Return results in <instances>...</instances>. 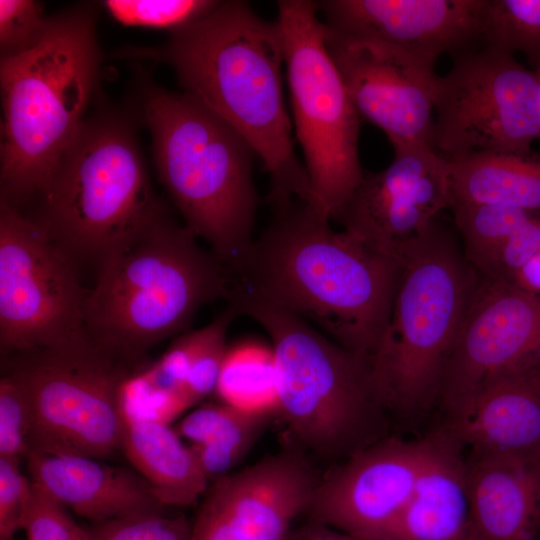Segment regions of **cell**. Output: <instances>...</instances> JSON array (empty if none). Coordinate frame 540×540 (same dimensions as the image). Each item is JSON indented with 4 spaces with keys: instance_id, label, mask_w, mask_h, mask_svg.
Instances as JSON below:
<instances>
[{
    "instance_id": "14",
    "label": "cell",
    "mask_w": 540,
    "mask_h": 540,
    "mask_svg": "<svg viewBox=\"0 0 540 540\" xmlns=\"http://www.w3.org/2000/svg\"><path fill=\"white\" fill-rule=\"evenodd\" d=\"M383 170L365 173L332 219L400 260L451 204L449 160L432 148L394 152Z\"/></svg>"
},
{
    "instance_id": "20",
    "label": "cell",
    "mask_w": 540,
    "mask_h": 540,
    "mask_svg": "<svg viewBox=\"0 0 540 540\" xmlns=\"http://www.w3.org/2000/svg\"><path fill=\"white\" fill-rule=\"evenodd\" d=\"M214 481L248 540H285L319 479L300 453L287 451Z\"/></svg>"
},
{
    "instance_id": "26",
    "label": "cell",
    "mask_w": 540,
    "mask_h": 540,
    "mask_svg": "<svg viewBox=\"0 0 540 540\" xmlns=\"http://www.w3.org/2000/svg\"><path fill=\"white\" fill-rule=\"evenodd\" d=\"M482 44L521 52L534 68L540 65V0H487Z\"/></svg>"
},
{
    "instance_id": "17",
    "label": "cell",
    "mask_w": 540,
    "mask_h": 540,
    "mask_svg": "<svg viewBox=\"0 0 540 540\" xmlns=\"http://www.w3.org/2000/svg\"><path fill=\"white\" fill-rule=\"evenodd\" d=\"M487 0L316 1L326 28L352 38L381 42L428 64L482 44Z\"/></svg>"
},
{
    "instance_id": "27",
    "label": "cell",
    "mask_w": 540,
    "mask_h": 540,
    "mask_svg": "<svg viewBox=\"0 0 540 540\" xmlns=\"http://www.w3.org/2000/svg\"><path fill=\"white\" fill-rule=\"evenodd\" d=\"M270 413L243 410L224 402L208 403L185 416L175 430L189 446L254 444Z\"/></svg>"
},
{
    "instance_id": "5",
    "label": "cell",
    "mask_w": 540,
    "mask_h": 540,
    "mask_svg": "<svg viewBox=\"0 0 540 540\" xmlns=\"http://www.w3.org/2000/svg\"><path fill=\"white\" fill-rule=\"evenodd\" d=\"M142 117L155 167L184 225L233 269L252 244L258 207L248 142L191 95L146 84Z\"/></svg>"
},
{
    "instance_id": "3",
    "label": "cell",
    "mask_w": 540,
    "mask_h": 540,
    "mask_svg": "<svg viewBox=\"0 0 540 540\" xmlns=\"http://www.w3.org/2000/svg\"><path fill=\"white\" fill-rule=\"evenodd\" d=\"M97 267L83 307L85 331L131 367L153 346L189 331L197 312L228 300L234 286L229 269L167 215Z\"/></svg>"
},
{
    "instance_id": "29",
    "label": "cell",
    "mask_w": 540,
    "mask_h": 540,
    "mask_svg": "<svg viewBox=\"0 0 540 540\" xmlns=\"http://www.w3.org/2000/svg\"><path fill=\"white\" fill-rule=\"evenodd\" d=\"M218 3L212 0H106L103 5L123 25L173 32L200 19Z\"/></svg>"
},
{
    "instance_id": "22",
    "label": "cell",
    "mask_w": 540,
    "mask_h": 540,
    "mask_svg": "<svg viewBox=\"0 0 540 540\" xmlns=\"http://www.w3.org/2000/svg\"><path fill=\"white\" fill-rule=\"evenodd\" d=\"M444 427L429 450L405 508L381 540H472L466 458Z\"/></svg>"
},
{
    "instance_id": "12",
    "label": "cell",
    "mask_w": 540,
    "mask_h": 540,
    "mask_svg": "<svg viewBox=\"0 0 540 540\" xmlns=\"http://www.w3.org/2000/svg\"><path fill=\"white\" fill-rule=\"evenodd\" d=\"M76 263L46 229L0 199V345L4 356L85 333Z\"/></svg>"
},
{
    "instance_id": "25",
    "label": "cell",
    "mask_w": 540,
    "mask_h": 540,
    "mask_svg": "<svg viewBox=\"0 0 540 540\" xmlns=\"http://www.w3.org/2000/svg\"><path fill=\"white\" fill-rule=\"evenodd\" d=\"M215 393L221 402L243 410L276 409V370L271 344L244 340L228 346Z\"/></svg>"
},
{
    "instance_id": "21",
    "label": "cell",
    "mask_w": 540,
    "mask_h": 540,
    "mask_svg": "<svg viewBox=\"0 0 540 540\" xmlns=\"http://www.w3.org/2000/svg\"><path fill=\"white\" fill-rule=\"evenodd\" d=\"M472 540H540V459L469 454Z\"/></svg>"
},
{
    "instance_id": "30",
    "label": "cell",
    "mask_w": 540,
    "mask_h": 540,
    "mask_svg": "<svg viewBox=\"0 0 540 540\" xmlns=\"http://www.w3.org/2000/svg\"><path fill=\"white\" fill-rule=\"evenodd\" d=\"M238 316L235 307L228 303L221 314L202 327V341L183 387L191 407L215 392L228 349L227 331Z\"/></svg>"
},
{
    "instance_id": "7",
    "label": "cell",
    "mask_w": 540,
    "mask_h": 540,
    "mask_svg": "<svg viewBox=\"0 0 540 540\" xmlns=\"http://www.w3.org/2000/svg\"><path fill=\"white\" fill-rule=\"evenodd\" d=\"M38 197L34 219L75 263L100 265L167 215L131 125L112 115L83 121Z\"/></svg>"
},
{
    "instance_id": "18",
    "label": "cell",
    "mask_w": 540,
    "mask_h": 540,
    "mask_svg": "<svg viewBox=\"0 0 540 540\" xmlns=\"http://www.w3.org/2000/svg\"><path fill=\"white\" fill-rule=\"evenodd\" d=\"M444 427L469 454L540 459V362L445 408Z\"/></svg>"
},
{
    "instance_id": "2",
    "label": "cell",
    "mask_w": 540,
    "mask_h": 540,
    "mask_svg": "<svg viewBox=\"0 0 540 540\" xmlns=\"http://www.w3.org/2000/svg\"><path fill=\"white\" fill-rule=\"evenodd\" d=\"M121 54L170 65L185 93L248 142L268 174L270 208L292 199L318 204L294 150L276 20L261 18L245 1H219L200 19L171 32L165 44Z\"/></svg>"
},
{
    "instance_id": "15",
    "label": "cell",
    "mask_w": 540,
    "mask_h": 540,
    "mask_svg": "<svg viewBox=\"0 0 540 540\" xmlns=\"http://www.w3.org/2000/svg\"><path fill=\"white\" fill-rule=\"evenodd\" d=\"M540 362V297L480 276L444 372L446 408L498 378Z\"/></svg>"
},
{
    "instance_id": "35",
    "label": "cell",
    "mask_w": 540,
    "mask_h": 540,
    "mask_svg": "<svg viewBox=\"0 0 540 540\" xmlns=\"http://www.w3.org/2000/svg\"><path fill=\"white\" fill-rule=\"evenodd\" d=\"M21 461L0 458V540H11L22 529L32 493V482L20 469Z\"/></svg>"
},
{
    "instance_id": "34",
    "label": "cell",
    "mask_w": 540,
    "mask_h": 540,
    "mask_svg": "<svg viewBox=\"0 0 540 540\" xmlns=\"http://www.w3.org/2000/svg\"><path fill=\"white\" fill-rule=\"evenodd\" d=\"M22 530L27 540H87L68 510L33 483Z\"/></svg>"
},
{
    "instance_id": "33",
    "label": "cell",
    "mask_w": 540,
    "mask_h": 540,
    "mask_svg": "<svg viewBox=\"0 0 540 540\" xmlns=\"http://www.w3.org/2000/svg\"><path fill=\"white\" fill-rule=\"evenodd\" d=\"M31 418L20 384L8 373L0 379V458L21 461L30 452Z\"/></svg>"
},
{
    "instance_id": "19",
    "label": "cell",
    "mask_w": 540,
    "mask_h": 540,
    "mask_svg": "<svg viewBox=\"0 0 540 540\" xmlns=\"http://www.w3.org/2000/svg\"><path fill=\"white\" fill-rule=\"evenodd\" d=\"M25 460L36 487L93 523L165 507L142 476L99 459L30 452Z\"/></svg>"
},
{
    "instance_id": "39",
    "label": "cell",
    "mask_w": 540,
    "mask_h": 540,
    "mask_svg": "<svg viewBox=\"0 0 540 540\" xmlns=\"http://www.w3.org/2000/svg\"><path fill=\"white\" fill-rule=\"evenodd\" d=\"M534 73L537 77V80H538V84H539V89H540V65H538L536 68H534Z\"/></svg>"
},
{
    "instance_id": "40",
    "label": "cell",
    "mask_w": 540,
    "mask_h": 540,
    "mask_svg": "<svg viewBox=\"0 0 540 540\" xmlns=\"http://www.w3.org/2000/svg\"><path fill=\"white\" fill-rule=\"evenodd\" d=\"M11 540H14V539H11Z\"/></svg>"
},
{
    "instance_id": "4",
    "label": "cell",
    "mask_w": 540,
    "mask_h": 540,
    "mask_svg": "<svg viewBox=\"0 0 540 540\" xmlns=\"http://www.w3.org/2000/svg\"><path fill=\"white\" fill-rule=\"evenodd\" d=\"M92 6L51 18L41 42L1 58V198L20 208L38 196L83 123L101 53Z\"/></svg>"
},
{
    "instance_id": "37",
    "label": "cell",
    "mask_w": 540,
    "mask_h": 540,
    "mask_svg": "<svg viewBox=\"0 0 540 540\" xmlns=\"http://www.w3.org/2000/svg\"><path fill=\"white\" fill-rule=\"evenodd\" d=\"M285 540H361L318 521L291 529Z\"/></svg>"
},
{
    "instance_id": "10",
    "label": "cell",
    "mask_w": 540,
    "mask_h": 540,
    "mask_svg": "<svg viewBox=\"0 0 540 540\" xmlns=\"http://www.w3.org/2000/svg\"><path fill=\"white\" fill-rule=\"evenodd\" d=\"M293 125L317 203L330 215L364 177L360 117L325 42L316 1L277 2Z\"/></svg>"
},
{
    "instance_id": "28",
    "label": "cell",
    "mask_w": 540,
    "mask_h": 540,
    "mask_svg": "<svg viewBox=\"0 0 540 540\" xmlns=\"http://www.w3.org/2000/svg\"><path fill=\"white\" fill-rule=\"evenodd\" d=\"M119 403L124 424L141 421L170 424L191 407L182 391L158 385L146 368L133 370L123 380Z\"/></svg>"
},
{
    "instance_id": "9",
    "label": "cell",
    "mask_w": 540,
    "mask_h": 540,
    "mask_svg": "<svg viewBox=\"0 0 540 540\" xmlns=\"http://www.w3.org/2000/svg\"><path fill=\"white\" fill-rule=\"evenodd\" d=\"M5 358V372L27 399L30 452L102 459L121 450L119 392L133 367L107 354L86 332Z\"/></svg>"
},
{
    "instance_id": "31",
    "label": "cell",
    "mask_w": 540,
    "mask_h": 540,
    "mask_svg": "<svg viewBox=\"0 0 540 540\" xmlns=\"http://www.w3.org/2000/svg\"><path fill=\"white\" fill-rule=\"evenodd\" d=\"M84 529L87 540H191L192 522L183 514L161 510L95 522Z\"/></svg>"
},
{
    "instance_id": "16",
    "label": "cell",
    "mask_w": 540,
    "mask_h": 540,
    "mask_svg": "<svg viewBox=\"0 0 540 540\" xmlns=\"http://www.w3.org/2000/svg\"><path fill=\"white\" fill-rule=\"evenodd\" d=\"M429 450L417 440L380 439L319 479L306 513L361 540H381L409 501Z\"/></svg>"
},
{
    "instance_id": "6",
    "label": "cell",
    "mask_w": 540,
    "mask_h": 540,
    "mask_svg": "<svg viewBox=\"0 0 540 540\" xmlns=\"http://www.w3.org/2000/svg\"><path fill=\"white\" fill-rule=\"evenodd\" d=\"M400 262L390 319L369 362L385 411L407 417L439 402L446 365L480 275L439 220Z\"/></svg>"
},
{
    "instance_id": "23",
    "label": "cell",
    "mask_w": 540,
    "mask_h": 540,
    "mask_svg": "<svg viewBox=\"0 0 540 540\" xmlns=\"http://www.w3.org/2000/svg\"><path fill=\"white\" fill-rule=\"evenodd\" d=\"M121 450L163 506H190L209 488L192 448L170 424L125 423Z\"/></svg>"
},
{
    "instance_id": "32",
    "label": "cell",
    "mask_w": 540,
    "mask_h": 540,
    "mask_svg": "<svg viewBox=\"0 0 540 540\" xmlns=\"http://www.w3.org/2000/svg\"><path fill=\"white\" fill-rule=\"evenodd\" d=\"M51 18H45L40 2L33 0L0 1L1 58L27 52L47 33Z\"/></svg>"
},
{
    "instance_id": "11",
    "label": "cell",
    "mask_w": 540,
    "mask_h": 540,
    "mask_svg": "<svg viewBox=\"0 0 540 540\" xmlns=\"http://www.w3.org/2000/svg\"><path fill=\"white\" fill-rule=\"evenodd\" d=\"M539 138L538 80L513 54L481 46L454 57L438 77L433 145L446 159L528 155Z\"/></svg>"
},
{
    "instance_id": "1",
    "label": "cell",
    "mask_w": 540,
    "mask_h": 540,
    "mask_svg": "<svg viewBox=\"0 0 540 540\" xmlns=\"http://www.w3.org/2000/svg\"><path fill=\"white\" fill-rule=\"evenodd\" d=\"M232 271L234 284L368 359L388 325L401 262L330 226L319 205L292 199Z\"/></svg>"
},
{
    "instance_id": "13",
    "label": "cell",
    "mask_w": 540,
    "mask_h": 540,
    "mask_svg": "<svg viewBox=\"0 0 540 540\" xmlns=\"http://www.w3.org/2000/svg\"><path fill=\"white\" fill-rule=\"evenodd\" d=\"M325 42L360 119L380 128L394 152L434 149L439 76L433 65L393 46L343 36L326 26Z\"/></svg>"
},
{
    "instance_id": "36",
    "label": "cell",
    "mask_w": 540,
    "mask_h": 540,
    "mask_svg": "<svg viewBox=\"0 0 540 540\" xmlns=\"http://www.w3.org/2000/svg\"><path fill=\"white\" fill-rule=\"evenodd\" d=\"M191 540H248L215 481L204 494L192 522Z\"/></svg>"
},
{
    "instance_id": "8",
    "label": "cell",
    "mask_w": 540,
    "mask_h": 540,
    "mask_svg": "<svg viewBox=\"0 0 540 540\" xmlns=\"http://www.w3.org/2000/svg\"><path fill=\"white\" fill-rule=\"evenodd\" d=\"M228 303L268 334L276 370V410L303 446L323 458H348L380 440L385 409L368 358L237 285Z\"/></svg>"
},
{
    "instance_id": "38",
    "label": "cell",
    "mask_w": 540,
    "mask_h": 540,
    "mask_svg": "<svg viewBox=\"0 0 540 540\" xmlns=\"http://www.w3.org/2000/svg\"><path fill=\"white\" fill-rule=\"evenodd\" d=\"M512 283L540 297V252L517 273Z\"/></svg>"
},
{
    "instance_id": "24",
    "label": "cell",
    "mask_w": 540,
    "mask_h": 540,
    "mask_svg": "<svg viewBox=\"0 0 540 540\" xmlns=\"http://www.w3.org/2000/svg\"><path fill=\"white\" fill-rule=\"evenodd\" d=\"M449 164L451 204L500 205L540 213V157L484 152L451 159Z\"/></svg>"
}]
</instances>
